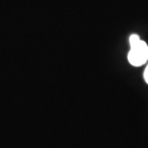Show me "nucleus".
I'll use <instances>...</instances> for the list:
<instances>
[{"mask_svg": "<svg viewBox=\"0 0 148 148\" xmlns=\"http://www.w3.org/2000/svg\"><path fill=\"white\" fill-rule=\"evenodd\" d=\"M128 61L134 66H141L148 61V45L145 41L138 40L137 42L130 45L128 53Z\"/></svg>", "mask_w": 148, "mask_h": 148, "instance_id": "nucleus-1", "label": "nucleus"}, {"mask_svg": "<svg viewBox=\"0 0 148 148\" xmlns=\"http://www.w3.org/2000/svg\"><path fill=\"white\" fill-rule=\"evenodd\" d=\"M140 40V36H138V35H136V34L131 35V36H130V38H129L130 45H132V44L136 43L138 40Z\"/></svg>", "mask_w": 148, "mask_h": 148, "instance_id": "nucleus-2", "label": "nucleus"}, {"mask_svg": "<svg viewBox=\"0 0 148 148\" xmlns=\"http://www.w3.org/2000/svg\"><path fill=\"white\" fill-rule=\"evenodd\" d=\"M143 78H144V81H145L146 84H148V64L146 66L145 69H144V72H143Z\"/></svg>", "mask_w": 148, "mask_h": 148, "instance_id": "nucleus-3", "label": "nucleus"}]
</instances>
